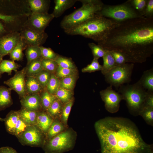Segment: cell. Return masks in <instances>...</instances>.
Returning <instances> with one entry per match:
<instances>
[{"label":"cell","instance_id":"d6986e66","mask_svg":"<svg viewBox=\"0 0 153 153\" xmlns=\"http://www.w3.org/2000/svg\"><path fill=\"white\" fill-rule=\"evenodd\" d=\"M69 127L66 126L60 118L54 119L46 134V141L50 139L63 132Z\"/></svg>","mask_w":153,"mask_h":153},{"label":"cell","instance_id":"d590c367","mask_svg":"<svg viewBox=\"0 0 153 153\" xmlns=\"http://www.w3.org/2000/svg\"><path fill=\"white\" fill-rule=\"evenodd\" d=\"M88 45L91 50L94 58L99 59L100 58H103L106 52V49L98 44L90 42Z\"/></svg>","mask_w":153,"mask_h":153},{"label":"cell","instance_id":"ffe728a7","mask_svg":"<svg viewBox=\"0 0 153 153\" xmlns=\"http://www.w3.org/2000/svg\"><path fill=\"white\" fill-rule=\"evenodd\" d=\"M77 0H55V6L52 13L54 18L61 16L67 9L72 7Z\"/></svg>","mask_w":153,"mask_h":153},{"label":"cell","instance_id":"ee69618b","mask_svg":"<svg viewBox=\"0 0 153 153\" xmlns=\"http://www.w3.org/2000/svg\"><path fill=\"white\" fill-rule=\"evenodd\" d=\"M128 0L133 8L143 16L147 0Z\"/></svg>","mask_w":153,"mask_h":153},{"label":"cell","instance_id":"bcb514c9","mask_svg":"<svg viewBox=\"0 0 153 153\" xmlns=\"http://www.w3.org/2000/svg\"><path fill=\"white\" fill-rule=\"evenodd\" d=\"M40 47L42 58L55 60L58 55L50 48L42 46Z\"/></svg>","mask_w":153,"mask_h":153},{"label":"cell","instance_id":"ab89813d","mask_svg":"<svg viewBox=\"0 0 153 153\" xmlns=\"http://www.w3.org/2000/svg\"><path fill=\"white\" fill-rule=\"evenodd\" d=\"M76 69L63 68L58 66L54 74L60 80L66 77L76 75Z\"/></svg>","mask_w":153,"mask_h":153},{"label":"cell","instance_id":"4fadbf2b","mask_svg":"<svg viewBox=\"0 0 153 153\" xmlns=\"http://www.w3.org/2000/svg\"><path fill=\"white\" fill-rule=\"evenodd\" d=\"M25 67L15 72L13 76L5 81L4 83L11 90L15 91L21 98L26 95V91Z\"/></svg>","mask_w":153,"mask_h":153},{"label":"cell","instance_id":"1f68e13d","mask_svg":"<svg viewBox=\"0 0 153 153\" xmlns=\"http://www.w3.org/2000/svg\"><path fill=\"white\" fill-rule=\"evenodd\" d=\"M55 95L63 105L73 98L72 91L61 88L59 89Z\"/></svg>","mask_w":153,"mask_h":153},{"label":"cell","instance_id":"7bdbcfd3","mask_svg":"<svg viewBox=\"0 0 153 153\" xmlns=\"http://www.w3.org/2000/svg\"><path fill=\"white\" fill-rule=\"evenodd\" d=\"M109 50L113 58L116 65H122L128 63L126 56L121 52L115 50Z\"/></svg>","mask_w":153,"mask_h":153},{"label":"cell","instance_id":"603a6c76","mask_svg":"<svg viewBox=\"0 0 153 153\" xmlns=\"http://www.w3.org/2000/svg\"><path fill=\"white\" fill-rule=\"evenodd\" d=\"M138 82L144 89L153 92V68L144 71Z\"/></svg>","mask_w":153,"mask_h":153},{"label":"cell","instance_id":"c3c4849f","mask_svg":"<svg viewBox=\"0 0 153 153\" xmlns=\"http://www.w3.org/2000/svg\"><path fill=\"white\" fill-rule=\"evenodd\" d=\"M153 108V92L147 91L144 107Z\"/></svg>","mask_w":153,"mask_h":153},{"label":"cell","instance_id":"ac0fdd59","mask_svg":"<svg viewBox=\"0 0 153 153\" xmlns=\"http://www.w3.org/2000/svg\"><path fill=\"white\" fill-rule=\"evenodd\" d=\"M53 119L46 111L41 110L38 112L36 125L46 135Z\"/></svg>","mask_w":153,"mask_h":153},{"label":"cell","instance_id":"db71d44e","mask_svg":"<svg viewBox=\"0 0 153 153\" xmlns=\"http://www.w3.org/2000/svg\"><path fill=\"white\" fill-rule=\"evenodd\" d=\"M1 75L0 74V79L1 77Z\"/></svg>","mask_w":153,"mask_h":153},{"label":"cell","instance_id":"f6af8a7d","mask_svg":"<svg viewBox=\"0 0 153 153\" xmlns=\"http://www.w3.org/2000/svg\"><path fill=\"white\" fill-rule=\"evenodd\" d=\"M98 59L94 58L90 64L83 68L82 71L83 72H92L101 70L102 66L99 63Z\"/></svg>","mask_w":153,"mask_h":153},{"label":"cell","instance_id":"9c48e42d","mask_svg":"<svg viewBox=\"0 0 153 153\" xmlns=\"http://www.w3.org/2000/svg\"><path fill=\"white\" fill-rule=\"evenodd\" d=\"M20 142L24 145L42 147L46 141V135L36 125H28L17 137Z\"/></svg>","mask_w":153,"mask_h":153},{"label":"cell","instance_id":"30bf717a","mask_svg":"<svg viewBox=\"0 0 153 153\" xmlns=\"http://www.w3.org/2000/svg\"><path fill=\"white\" fill-rule=\"evenodd\" d=\"M54 18L52 13H31L24 24L22 27L38 32H44L46 28Z\"/></svg>","mask_w":153,"mask_h":153},{"label":"cell","instance_id":"5bb4252c","mask_svg":"<svg viewBox=\"0 0 153 153\" xmlns=\"http://www.w3.org/2000/svg\"><path fill=\"white\" fill-rule=\"evenodd\" d=\"M21 38L19 32H12L0 37V53L2 56L3 57L9 54Z\"/></svg>","mask_w":153,"mask_h":153},{"label":"cell","instance_id":"7dc6e473","mask_svg":"<svg viewBox=\"0 0 153 153\" xmlns=\"http://www.w3.org/2000/svg\"><path fill=\"white\" fill-rule=\"evenodd\" d=\"M143 16L147 18H153V0H147Z\"/></svg>","mask_w":153,"mask_h":153},{"label":"cell","instance_id":"e575fe53","mask_svg":"<svg viewBox=\"0 0 153 153\" xmlns=\"http://www.w3.org/2000/svg\"><path fill=\"white\" fill-rule=\"evenodd\" d=\"M76 79V75L66 77L60 79V88L72 91Z\"/></svg>","mask_w":153,"mask_h":153},{"label":"cell","instance_id":"681fc988","mask_svg":"<svg viewBox=\"0 0 153 153\" xmlns=\"http://www.w3.org/2000/svg\"><path fill=\"white\" fill-rule=\"evenodd\" d=\"M0 153H18L15 150L9 146L0 148Z\"/></svg>","mask_w":153,"mask_h":153},{"label":"cell","instance_id":"3957f363","mask_svg":"<svg viewBox=\"0 0 153 153\" xmlns=\"http://www.w3.org/2000/svg\"><path fill=\"white\" fill-rule=\"evenodd\" d=\"M120 23L97 14L80 24L64 30L68 35H81L91 39L102 46L110 32Z\"/></svg>","mask_w":153,"mask_h":153},{"label":"cell","instance_id":"74e56055","mask_svg":"<svg viewBox=\"0 0 153 153\" xmlns=\"http://www.w3.org/2000/svg\"><path fill=\"white\" fill-rule=\"evenodd\" d=\"M51 74L46 71L43 70L34 76L42 87L45 90Z\"/></svg>","mask_w":153,"mask_h":153},{"label":"cell","instance_id":"816d5d0a","mask_svg":"<svg viewBox=\"0 0 153 153\" xmlns=\"http://www.w3.org/2000/svg\"><path fill=\"white\" fill-rule=\"evenodd\" d=\"M3 56L0 53V63L3 60Z\"/></svg>","mask_w":153,"mask_h":153},{"label":"cell","instance_id":"ba28073f","mask_svg":"<svg viewBox=\"0 0 153 153\" xmlns=\"http://www.w3.org/2000/svg\"><path fill=\"white\" fill-rule=\"evenodd\" d=\"M134 66L133 63H128L116 65L105 75L106 81L116 89L124 84L129 83Z\"/></svg>","mask_w":153,"mask_h":153},{"label":"cell","instance_id":"f35d334b","mask_svg":"<svg viewBox=\"0 0 153 153\" xmlns=\"http://www.w3.org/2000/svg\"><path fill=\"white\" fill-rule=\"evenodd\" d=\"M54 61L58 66L62 68L76 69L74 63L69 58L58 55Z\"/></svg>","mask_w":153,"mask_h":153},{"label":"cell","instance_id":"7402d4cb","mask_svg":"<svg viewBox=\"0 0 153 153\" xmlns=\"http://www.w3.org/2000/svg\"><path fill=\"white\" fill-rule=\"evenodd\" d=\"M11 90L5 86H0V111L10 106L13 103Z\"/></svg>","mask_w":153,"mask_h":153},{"label":"cell","instance_id":"9a60e30c","mask_svg":"<svg viewBox=\"0 0 153 153\" xmlns=\"http://www.w3.org/2000/svg\"><path fill=\"white\" fill-rule=\"evenodd\" d=\"M20 102L22 107L27 109L36 111L42 110L39 94L27 95L21 98Z\"/></svg>","mask_w":153,"mask_h":153},{"label":"cell","instance_id":"b9f144b4","mask_svg":"<svg viewBox=\"0 0 153 153\" xmlns=\"http://www.w3.org/2000/svg\"><path fill=\"white\" fill-rule=\"evenodd\" d=\"M18 17L17 15L0 13V20L8 25L9 27L15 26L18 22Z\"/></svg>","mask_w":153,"mask_h":153},{"label":"cell","instance_id":"f907efd6","mask_svg":"<svg viewBox=\"0 0 153 153\" xmlns=\"http://www.w3.org/2000/svg\"><path fill=\"white\" fill-rule=\"evenodd\" d=\"M11 32L7 30L6 27L0 20V37Z\"/></svg>","mask_w":153,"mask_h":153},{"label":"cell","instance_id":"d6a6232c","mask_svg":"<svg viewBox=\"0 0 153 153\" xmlns=\"http://www.w3.org/2000/svg\"><path fill=\"white\" fill-rule=\"evenodd\" d=\"M60 88V79L54 74H51L45 90L49 93L55 95Z\"/></svg>","mask_w":153,"mask_h":153},{"label":"cell","instance_id":"6da1fadb","mask_svg":"<svg viewBox=\"0 0 153 153\" xmlns=\"http://www.w3.org/2000/svg\"><path fill=\"white\" fill-rule=\"evenodd\" d=\"M123 54L131 63H142L153 53V18L142 17L121 23L101 46Z\"/></svg>","mask_w":153,"mask_h":153},{"label":"cell","instance_id":"484cf974","mask_svg":"<svg viewBox=\"0 0 153 153\" xmlns=\"http://www.w3.org/2000/svg\"><path fill=\"white\" fill-rule=\"evenodd\" d=\"M103 58V64L101 71L102 73L105 75L116 65L113 58L108 50H106V52Z\"/></svg>","mask_w":153,"mask_h":153},{"label":"cell","instance_id":"836d02e7","mask_svg":"<svg viewBox=\"0 0 153 153\" xmlns=\"http://www.w3.org/2000/svg\"><path fill=\"white\" fill-rule=\"evenodd\" d=\"M74 99L64 104L63 105L60 119L62 122L67 126L68 125V120L69 114L73 105Z\"/></svg>","mask_w":153,"mask_h":153},{"label":"cell","instance_id":"cb8c5ba5","mask_svg":"<svg viewBox=\"0 0 153 153\" xmlns=\"http://www.w3.org/2000/svg\"><path fill=\"white\" fill-rule=\"evenodd\" d=\"M40 58L34 60L27 64L26 68V77L34 76L43 70Z\"/></svg>","mask_w":153,"mask_h":153},{"label":"cell","instance_id":"5b68a950","mask_svg":"<svg viewBox=\"0 0 153 153\" xmlns=\"http://www.w3.org/2000/svg\"><path fill=\"white\" fill-rule=\"evenodd\" d=\"M118 92L123 96L130 113L136 116L139 115L143 108L147 91L138 81L133 84L123 85L119 87Z\"/></svg>","mask_w":153,"mask_h":153},{"label":"cell","instance_id":"4dcf8cb0","mask_svg":"<svg viewBox=\"0 0 153 153\" xmlns=\"http://www.w3.org/2000/svg\"><path fill=\"white\" fill-rule=\"evenodd\" d=\"M39 95L41 99L42 110L46 111L50 105L56 98L55 95L44 90Z\"/></svg>","mask_w":153,"mask_h":153},{"label":"cell","instance_id":"f5cc1de1","mask_svg":"<svg viewBox=\"0 0 153 153\" xmlns=\"http://www.w3.org/2000/svg\"><path fill=\"white\" fill-rule=\"evenodd\" d=\"M4 118H3L0 117V121L1 122H4Z\"/></svg>","mask_w":153,"mask_h":153},{"label":"cell","instance_id":"d4e9b609","mask_svg":"<svg viewBox=\"0 0 153 153\" xmlns=\"http://www.w3.org/2000/svg\"><path fill=\"white\" fill-rule=\"evenodd\" d=\"M18 112L21 118L28 125H36L38 111L30 110L22 107Z\"/></svg>","mask_w":153,"mask_h":153},{"label":"cell","instance_id":"44dd1931","mask_svg":"<svg viewBox=\"0 0 153 153\" xmlns=\"http://www.w3.org/2000/svg\"><path fill=\"white\" fill-rule=\"evenodd\" d=\"M25 86L26 95L39 94L44 90L34 76L26 77Z\"/></svg>","mask_w":153,"mask_h":153},{"label":"cell","instance_id":"8d00e7d4","mask_svg":"<svg viewBox=\"0 0 153 153\" xmlns=\"http://www.w3.org/2000/svg\"><path fill=\"white\" fill-rule=\"evenodd\" d=\"M141 116L148 125L153 126V108L144 107L140 112L139 115Z\"/></svg>","mask_w":153,"mask_h":153},{"label":"cell","instance_id":"f1b7e54d","mask_svg":"<svg viewBox=\"0 0 153 153\" xmlns=\"http://www.w3.org/2000/svg\"><path fill=\"white\" fill-rule=\"evenodd\" d=\"M63 104L56 98L46 111L48 114L53 119L60 118Z\"/></svg>","mask_w":153,"mask_h":153},{"label":"cell","instance_id":"83f0119b","mask_svg":"<svg viewBox=\"0 0 153 153\" xmlns=\"http://www.w3.org/2000/svg\"><path fill=\"white\" fill-rule=\"evenodd\" d=\"M27 47L21 38L17 44L9 53L11 60L15 61L22 60L23 58V50Z\"/></svg>","mask_w":153,"mask_h":153},{"label":"cell","instance_id":"277c9868","mask_svg":"<svg viewBox=\"0 0 153 153\" xmlns=\"http://www.w3.org/2000/svg\"><path fill=\"white\" fill-rule=\"evenodd\" d=\"M82 6L65 16L60 23L64 30L80 24L93 17L101 9L104 4L99 0H77Z\"/></svg>","mask_w":153,"mask_h":153},{"label":"cell","instance_id":"52a82bcc","mask_svg":"<svg viewBox=\"0 0 153 153\" xmlns=\"http://www.w3.org/2000/svg\"><path fill=\"white\" fill-rule=\"evenodd\" d=\"M97 14L119 23L143 17L133 8L129 0L116 5L104 4Z\"/></svg>","mask_w":153,"mask_h":153},{"label":"cell","instance_id":"2e32d148","mask_svg":"<svg viewBox=\"0 0 153 153\" xmlns=\"http://www.w3.org/2000/svg\"><path fill=\"white\" fill-rule=\"evenodd\" d=\"M26 1L31 13L38 14L48 13L50 0H27Z\"/></svg>","mask_w":153,"mask_h":153},{"label":"cell","instance_id":"8992f818","mask_svg":"<svg viewBox=\"0 0 153 153\" xmlns=\"http://www.w3.org/2000/svg\"><path fill=\"white\" fill-rule=\"evenodd\" d=\"M77 137L76 132L69 127L63 132L46 141L42 148L45 153H64L74 148Z\"/></svg>","mask_w":153,"mask_h":153},{"label":"cell","instance_id":"f546056e","mask_svg":"<svg viewBox=\"0 0 153 153\" xmlns=\"http://www.w3.org/2000/svg\"><path fill=\"white\" fill-rule=\"evenodd\" d=\"M26 49L25 54L27 59V64L32 61L42 58L40 46H28Z\"/></svg>","mask_w":153,"mask_h":153},{"label":"cell","instance_id":"7c38bea8","mask_svg":"<svg viewBox=\"0 0 153 153\" xmlns=\"http://www.w3.org/2000/svg\"><path fill=\"white\" fill-rule=\"evenodd\" d=\"M19 32L21 38L26 47L42 46L48 37L45 31L38 32L24 27H22Z\"/></svg>","mask_w":153,"mask_h":153},{"label":"cell","instance_id":"8fae6325","mask_svg":"<svg viewBox=\"0 0 153 153\" xmlns=\"http://www.w3.org/2000/svg\"><path fill=\"white\" fill-rule=\"evenodd\" d=\"M100 93L106 110L112 113L117 112L119 109L121 101L124 100L122 95L113 90L111 85L101 91Z\"/></svg>","mask_w":153,"mask_h":153},{"label":"cell","instance_id":"4316f807","mask_svg":"<svg viewBox=\"0 0 153 153\" xmlns=\"http://www.w3.org/2000/svg\"><path fill=\"white\" fill-rule=\"evenodd\" d=\"M20 66L14 61L10 60H3L0 63V74L7 73L11 75L12 71H17Z\"/></svg>","mask_w":153,"mask_h":153},{"label":"cell","instance_id":"60d3db41","mask_svg":"<svg viewBox=\"0 0 153 153\" xmlns=\"http://www.w3.org/2000/svg\"><path fill=\"white\" fill-rule=\"evenodd\" d=\"M41 63L43 70L52 74H55L58 65L54 60L42 58Z\"/></svg>","mask_w":153,"mask_h":153},{"label":"cell","instance_id":"7a4b0ae2","mask_svg":"<svg viewBox=\"0 0 153 153\" xmlns=\"http://www.w3.org/2000/svg\"><path fill=\"white\" fill-rule=\"evenodd\" d=\"M101 153H153L152 144L143 139L135 124L128 118L107 117L94 124Z\"/></svg>","mask_w":153,"mask_h":153},{"label":"cell","instance_id":"e0dca14e","mask_svg":"<svg viewBox=\"0 0 153 153\" xmlns=\"http://www.w3.org/2000/svg\"><path fill=\"white\" fill-rule=\"evenodd\" d=\"M20 118L18 111L12 110L7 114L4 118V122L6 129L8 133L14 135Z\"/></svg>","mask_w":153,"mask_h":153}]
</instances>
